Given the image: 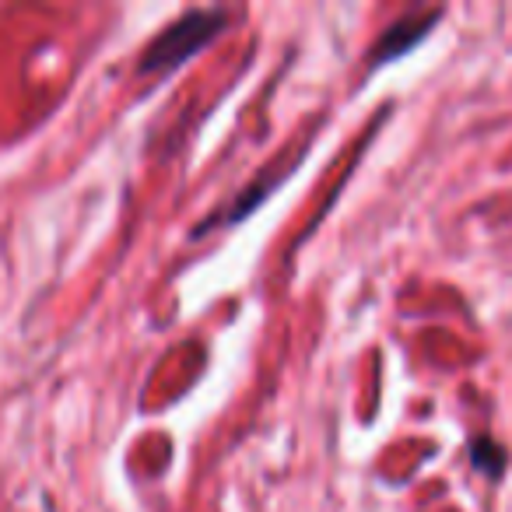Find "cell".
Wrapping results in <instances>:
<instances>
[{"label":"cell","instance_id":"obj_1","mask_svg":"<svg viewBox=\"0 0 512 512\" xmlns=\"http://www.w3.org/2000/svg\"><path fill=\"white\" fill-rule=\"evenodd\" d=\"M225 25H228L225 8L186 11L183 18L165 25V29L144 46L137 74H141V78H162V74L176 71V67H183L190 57H197L200 50H207V46L225 32Z\"/></svg>","mask_w":512,"mask_h":512},{"label":"cell","instance_id":"obj_2","mask_svg":"<svg viewBox=\"0 0 512 512\" xmlns=\"http://www.w3.org/2000/svg\"><path fill=\"white\" fill-rule=\"evenodd\" d=\"M439 18H442V11L435 8V11H414V15L393 22L390 29L376 39V46L365 53V67H369V71H379V67L393 64V60H400L404 53H411L414 46L432 32V25L439 22Z\"/></svg>","mask_w":512,"mask_h":512},{"label":"cell","instance_id":"obj_3","mask_svg":"<svg viewBox=\"0 0 512 512\" xmlns=\"http://www.w3.org/2000/svg\"><path fill=\"white\" fill-rule=\"evenodd\" d=\"M470 463H474L477 470H481L484 477H491V481H498V477L505 474V463H509V453H505L502 446H498L491 435H481V439L470 442Z\"/></svg>","mask_w":512,"mask_h":512}]
</instances>
